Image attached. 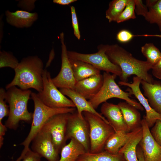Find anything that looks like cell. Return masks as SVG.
Wrapping results in <instances>:
<instances>
[{
	"label": "cell",
	"mask_w": 161,
	"mask_h": 161,
	"mask_svg": "<svg viewBox=\"0 0 161 161\" xmlns=\"http://www.w3.org/2000/svg\"><path fill=\"white\" fill-rule=\"evenodd\" d=\"M89 127L90 150L91 153L103 151L109 138L115 132L112 127L97 115L87 112H83Z\"/></svg>",
	"instance_id": "cell-6"
},
{
	"label": "cell",
	"mask_w": 161,
	"mask_h": 161,
	"mask_svg": "<svg viewBox=\"0 0 161 161\" xmlns=\"http://www.w3.org/2000/svg\"><path fill=\"white\" fill-rule=\"evenodd\" d=\"M6 91L2 88L0 89V122L5 117L8 116L9 113V105L5 100Z\"/></svg>",
	"instance_id": "cell-31"
},
{
	"label": "cell",
	"mask_w": 161,
	"mask_h": 161,
	"mask_svg": "<svg viewBox=\"0 0 161 161\" xmlns=\"http://www.w3.org/2000/svg\"><path fill=\"white\" fill-rule=\"evenodd\" d=\"M117 105L129 132L141 127V114L137 109L126 101Z\"/></svg>",
	"instance_id": "cell-21"
},
{
	"label": "cell",
	"mask_w": 161,
	"mask_h": 161,
	"mask_svg": "<svg viewBox=\"0 0 161 161\" xmlns=\"http://www.w3.org/2000/svg\"><path fill=\"white\" fill-rule=\"evenodd\" d=\"M43 67L42 61L38 56H29L23 58L14 70V78L6 86V89L17 86L23 90L32 88L38 93L41 92L43 87Z\"/></svg>",
	"instance_id": "cell-2"
},
{
	"label": "cell",
	"mask_w": 161,
	"mask_h": 161,
	"mask_svg": "<svg viewBox=\"0 0 161 161\" xmlns=\"http://www.w3.org/2000/svg\"><path fill=\"white\" fill-rule=\"evenodd\" d=\"M128 0H113L111 1L106 11V17L109 22L116 21L125 7Z\"/></svg>",
	"instance_id": "cell-27"
},
{
	"label": "cell",
	"mask_w": 161,
	"mask_h": 161,
	"mask_svg": "<svg viewBox=\"0 0 161 161\" xmlns=\"http://www.w3.org/2000/svg\"><path fill=\"white\" fill-rule=\"evenodd\" d=\"M152 73L154 76L161 80V59L151 69Z\"/></svg>",
	"instance_id": "cell-37"
},
{
	"label": "cell",
	"mask_w": 161,
	"mask_h": 161,
	"mask_svg": "<svg viewBox=\"0 0 161 161\" xmlns=\"http://www.w3.org/2000/svg\"><path fill=\"white\" fill-rule=\"evenodd\" d=\"M31 149L48 161H58L60 152L56 148L50 133L41 129L32 141Z\"/></svg>",
	"instance_id": "cell-10"
},
{
	"label": "cell",
	"mask_w": 161,
	"mask_h": 161,
	"mask_svg": "<svg viewBox=\"0 0 161 161\" xmlns=\"http://www.w3.org/2000/svg\"><path fill=\"white\" fill-rule=\"evenodd\" d=\"M135 7L134 0H128L125 7L116 22L119 23L130 19L136 18Z\"/></svg>",
	"instance_id": "cell-30"
},
{
	"label": "cell",
	"mask_w": 161,
	"mask_h": 161,
	"mask_svg": "<svg viewBox=\"0 0 161 161\" xmlns=\"http://www.w3.org/2000/svg\"><path fill=\"white\" fill-rule=\"evenodd\" d=\"M70 113H62L52 116L45 123L41 128L50 133L55 145L60 153L62 148L66 145V132Z\"/></svg>",
	"instance_id": "cell-11"
},
{
	"label": "cell",
	"mask_w": 161,
	"mask_h": 161,
	"mask_svg": "<svg viewBox=\"0 0 161 161\" xmlns=\"http://www.w3.org/2000/svg\"><path fill=\"white\" fill-rule=\"evenodd\" d=\"M61 44V64L60 71L52 81L57 88L74 89L76 81L74 77L71 65L67 54L66 46L64 43V34L62 32L60 36Z\"/></svg>",
	"instance_id": "cell-12"
},
{
	"label": "cell",
	"mask_w": 161,
	"mask_h": 161,
	"mask_svg": "<svg viewBox=\"0 0 161 161\" xmlns=\"http://www.w3.org/2000/svg\"><path fill=\"white\" fill-rule=\"evenodd\" d=\"M145 2L148 11L145 20L150 24H156L161 32V0H147Z\"/></svg>",
	"instance_id": "cell-26"
},
{
	"label": "cell",
	"mask_w": 161,
	"mask_h": 161,
	"mask_svg": "<svg viewBox=\"0 0 161 161\" xmlns=\"http://www.w3.org/2000/svg\"><path fill=\"white\" fill-rule=\"evenodd\" d=\"M103 81V75H95L76 81L74 90L89 100L94 97L101 88Z\"/></svg>",
	"instance_id": "cell-16"
},
{
	"label": "cell",
	"mask_w": 161,
	"mask_h": 161,
	"mask_svg": "<svg viewBox=\"0 0 161 161\" xmlns=\"http://www.w3.org/2000/svg\"><path fill=\"white\" fill-rule=\"evenodd\" d=\"M143 136L142 126L132 131L130 137L119 150L118 154L122 155L126 161H138L137 148Z\"/></svg>",
	"instance_id": "cell-18"
},
{
	"label": "cell",
	"mask_w": 161,
	"mask_h": 161,
	"mask_svg": "<svg viewBox=\"0 0 161 161\" xmlns=\"http://www.w3.org/2000/svg\"><path fill=\"white\" fill-rule=\"evenodd\" d=\"M131 32L126 29H123L120 30L117 34L116 39L120 42L126 43L130 41L131 39L130 35Z\"/></svg>",
	"instance_id": "cell-36"
},
{
	"label": "cell",
	"mask_w": 161,
	"mask_h": 161,
	"mask_svg": "<svg viewBox=\"0 0 161 161\" xmlns=\"http://www.w3.org/2000/svg\"><path fill=\"white\" fill-rule=\"evenodd\" d=\"M6 20L10 25L17 28L30 27L38 18L37 13H31L21 10L15 12L6 11Z\"/></svg>",
	"instance_id": "cell-19"
},
{
	"label": "cell",
	"mask_w": 161,
	"mask_h": 161,
	"mask_svg": "<svg viewBox=\"0 0 161 161\" xmlns=\"http://www.w3.org/2000/svg\"><path fill=\"white\" fill-rule=\"evenodd\" d=\"M69 59L76 81L100 74V70L89 64L80 60Z\"/></svg>",
	"instance_id": "cell-22"
},
{
	"label": "cell",
	"mask_w": 161,
	"mask_h": 161,
	"mask_svg": "<svg viewBox=\"0 0 161 161\" xmlns=\"http://www.w3.org/2000/svg\"><path fill=\"white\" fill-rule=\"evenodd\" d=\"M76 161H126L120 154H113L104 151L97 153L86 152L80 155Z\"/></svg>",
	"instance_id": "cell-25"
},
{
	"label": "cell",
	"mask_w": 161,
	"mask_h": 161,
	"mask_svg": "<svg viewBox=\"0 0 161 161\" xmlns=\"http://www.w3.org/2000/svg\"><path fill=\"white\" fill-rule=\"evenodd\" d=\"M41 157L30 149L24 154H21L15 161H43Z\"/></svg>",
	"instance_id": "cell-32"
},
{
	"label": "cell",
	"mask_w": 161,
	"mask_h": 161,
	"mask_svg": "<svg viewBox=\"0 0 161 161\" xmlns=\"http://www.w3.org/2000/svg\"><path fill=\"white\" fill-rule=\"evenodd\" d=\"M19 63L16 58L11 52L4 51H0V68L9 67L14 70Z\"/></svg>",
	"instance_id": "cell-29"
},
{
	"label": "cell",
	"mask_w": 161,
	"mask_h": 161,
	"mask_svg": "<svg viewBox=\"0 0 161 161\" xmlns=\"http://www.w3.org/2000/svg\"><path fill=\"white\" fill-rule=\"evenodd\" d=\"M102 86L98 93L89 101L95 109L102 103L108 100L116 98L124 100L137 109L144 110L142 106L136 101L130 98L132 95L129 92L123 90L115 81L117 76L114 74L104 72Z\"/></svg>",
	"instance_id": "cell-5"
},
{
	"label": "cell",
	"mask_w": 161,
	"mask_h": 161,
	"mask_svg": "<svg viewBox=\"0 0 161 161\" xmlns=\"http://www.w3.org/2000/svg\"><path fill=\"white\" fill-rule=\"evenodd\" d=\"M42 91L37 94L46 106L55 109L75 108L72 101L63 94L53 83L50 73L44 69L43 74Z\"/></svg>",
	"instance_id": "cell-7"
},
{
	"label": "cell",
	"mask_w": 161,
	"mask_h": 161,
	"mask_svg": "<svg viewBox=\"0 0 161 161\" xmlns=\"http://www.w3.org/2000/svg\"><path fill=\"white\" fill-rule=\"evenodd\" d=\"M70 9L74 34L78 39L80 40L81 36L75 8L74 6H72L70 7Z\"/></svg>",
	"instance_id": "cell-33"
},
{
	"label": "cell",
	"mask_w": 161,
	"mask_h": 161,
	"mask_svg": "<svg viewBox=\"0 0 161 161\" xmlns=\"http://www.w3.org/2000/svg\"><path fill=\"white\" fill-rule=\"evenodd\" d=\"M65 145L61 151L58 161H76L78 158L86 151L84 146L74 138Z\"/></svg>",
	"instance_id": "cell-23"
},
{
	"label": "cell",
	"mask_w": 161,
	"mask_h": 161,
	"mask_svg": "<svg viewBox=\"0 0 161 161\" xmlns=\"http://www.w3.org/2000/svg\"><path fill=\"white\" fill-rule=\"evenodd\" d=\"M77 1L76 0H54L53 2L54 3L62 5H68Z\"/></svg>",
	"instance_id": "cell-39"
},
{
	"label": "cell",
	"mask_w": 161,
	"mask_h": 161,
	"mask_svg": "<svg viewBox=\"0 0 161 161\" xmlns=\"http://www.w3.org/2000/svg\"><path fill=\"white\" fill-rule=\"evenodd\" d=\"M32 92L29 89L23 90L16 86L7 89L5 100L9 104V113L4 125L7 128L16 130L20 121H32L33 113L29 112L27 109Z\"/></svg>",
	"instance_id": "cell-3"
},
{
	"label": "cell",
	"mask_w": 161,
	"mask_h": 161,
	"mask_svg": "<svg viewBox=\"0 0 161 161\" xmlns=\"http://www.w3.org/2000/svg\"><path fill=\"white\" fill-rule=\"evenodd\" d=\"M137 154L138 161H146L144 158L142 150L139 145L137 148Z\"/></svg>",
	"instance_id": "cell-40"
},
{
	"label": "cell",
	"mask_w": 161,
	"mask_h": 161,
	"mask_svg": "<svg viewBox=\"0 0 161 161\" xmlns=\"http://www.w3.org/2000/svg\"><path fill=\"white\" fill-rule=\"evenodd\" d=\"M131 134V131H119L115 132L107 140L104 150L112 154H118L119 150L126 142Z\"/></svg>",
	"instance_id": "cell-24"
},
{
	"label": "cell",
	"mask_w": 161,
	"mask_h": 161,
	"mask_svg": "<svg viewBox=\"0 0 161 161\" xmlns=\"http://www.w3.org/2000/svg\"><path fill=\"white\" fill-rule=\"evenodd\" d=\"M141 52L146 61L153 66L161 59V52L152 43H146L142 46Z\"/></svg>",
	"instance_id": "cell-28"
},
{
	"label": "cell",
	"mask_w": 161,
	"mask_h": 161,
	"mask_svg": "<svg viewBox=\"0 0 161 161\" xmlns=\"http://www.w3.org/2000/svg\"><path fill=\"white\" fill-rule=\"evenodd\" d=\"M141 84L143 95L147 97L150 106L161 114V82L156 81L151 84L142 80Z\"/></svg>",
	"instance_id": "cell-20"
},
{
	"label": "cell",
	"mask_w": 161,
	"mask_h": 161,
	"mask_svg": "<svg viewBox=\"0 0 161 161\" xmlns=\"http://www.w3.org/2000/svg\"><path fill=\"white\" fill-rule=\"evenodd\" d=\"M7 128L4 125L2 121L0 122V148L3 145L4 142V136L7 131Z\"/></svg>",
	"instance_id": "cell-38"
},
{
	"label": "cell",
	"mask_w": 161,
	"mask_h": 161,
	"mask_svg": "<svg viewBox=\"0 0 161 161\" xmlns=\"http://www.w3.org/2000/svg\"><path fill=\"white\" fill-rule=\"evenodd\" d=\"M135 4V12L137 15H141L144 18L146 16L148 11V9L141 0H134Z\"/></svg>",
	"instance_id": "cell-35"
},
{
	"label": "cell",
	"mask_w": 161,
	"mask_h": 161,
	"mask_svg": "<svg viewBox=\"0 0 161 161\" xmlns=\"http://www.w3.org/2000/svg\"><path fill=\"white\" fill-rule=\"evenodd\" d=\"M74 138L84 147L86 152H89L90 141L89 124L84 118L79 117L77 110L70 113L68 120L66 135L67 141Z\"/></svg>",
	"instance_id": "cell-9"
},
{
	"label": "cell",
	"mask_w": 161,
	"mask_h": 161,
	"mask_svg": "<svg viewBox=\"0 0 161 161\" xmlns=\"http://www.w3.org/2000/svg\"><path fill=\"white\" fill-rule=\"evenodd\" d=\"M151 133L156 141L161 146V121L157 120L152 127Z\"/></svg>",
	"instance_id": "cell-34"
},
{
	"label": "cell",
	"mask_w": 161,
	"mask_h": 161,
	"mask_svg": "<svg viewBox=\"0 0 161 161\" xmlns=\"http://www.w3.org/2000/svg\"><path fill=\"white\" fill-rule=\"evenodd\" d=\"M103 46L109 59L121 70L122 75L119 77L121 81L128 82V78L132 75L150 83H154L156 81L148 73L153 66L146 61L135 58L131 53L117 44H103Z\"/></svg>",
	"instance_id": "cell-1"
},
{
	"label": "cell",
	"mask_w": 161,
	"mask_h": 161,
	"mask_svg": "<svg viewBox=\"0 0 161 161\" xmlns=\"http://www.w3.org/2000/svg\"><path fill=\"white\" fill-rule=\"evenodd\" d=\"M132 79L131 83L120 81L118 84L129 87L128 92L135 96L145 110L146 115L144 116L143 117L149 127H153L157 120L161 121V114L156 112L150 106L147 99L142 94L140 87L142 80L136 76H134Z\"/></svg>",
	"instance_id": "cell-13"
},
{
	"label": "cell",
	"mask_w": 161,
	"mask_h": 161,
	"mask_svg": "<svg viewBox=\"0 0 161 161\" xmlns=\"http://www.w3.org/2000/svg\"><path fill=\"white\" fill-rule=\"evenodd\" d=\"M100 112L101 114L107 120L115 132L119 131L129 132L117 104L105 102L101 107Z\"/></svg>",
	"instance_id": "cell-15"
},
{
	"label": "cell",
	"mask_w": 161,
	"mask_h": 161,
	"mask_svg": "<svg viewBox=\"0 0 161 161\" xmlns=\"http://www.w3.org/2000/svg\"><path fill=\"white\" fill-rule=\"evenodd\" d=\"M31 98L34 102V111L30 132L25 140L20 144L24 147L21 154H24L30 149L29 145L32 139L49 118L60 114L73 113L76 110L75 108H50L45 105L38 97L37 94L33 92L31 93Z\"/></svg>",
	"instance_id": "cell-4"
},
{
	"label": "cell",
	"mask_w": 161,
	"mask_h": 161,
	"mask_svg": "<svg viewBox=\"0 0 161 161\" xmlns=\"http://www.w3.org/2000/svg\"><path fill=\"white\" fill-rule=\"evenodd\" d=\"M143 136L139 145L146 161H161V146L152 136L144 118L142 119Z\"/></svg>",
	"instance_id": "cell-14"
},
{
	"label": "cell",
	"mask_w": 161,
	"mask_h": 161,
	"mask_svg": "<svg viewBox=\"0 0 161 161\" xmlns=\"http://www.w3.org/2000/svg\"><path fill=\"white\" fill-rule=\"evenodd\" d=\"M97 52L91 54H83L75 51H67L69 58L81 61L89 64L100 71L112 73L120 77L122 75L120 68L112 63L105 53L103 44L97 46Z\"/></svg>",
	"instance_id": "cell-8"
},
{
	"label": "cell",
	"mask_w": 161,
	"mask_h": 161,
	"mask_svg": "<svg viewBox=\"0 0 161 161\" xmlns=\"http://www.w3.org/2000/svg\"><path fill=\"white\" fill-rule=\"evenodd\" d=\"M59 90L64 95L69 98L77 108L79 117L83 118V112H88L97 115L105 122L109 124L106 118L101 113L96 110L89 101L75 91L66 88L60 89Z\"/></svg>",
	"instance_id": "cell-17"
}]
</instances>
